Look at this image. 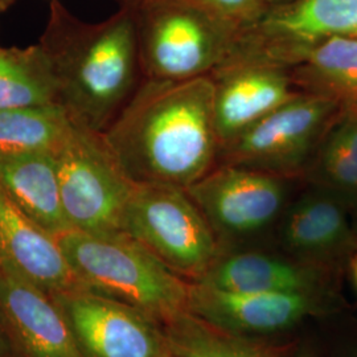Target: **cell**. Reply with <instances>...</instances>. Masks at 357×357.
<instances>
[{
	"label": "cell",
	"mask_w": 357,
	"mask_h": 357,
	"mask_svg": "<svg viewBox=\"0 0 357 357\" xmlns=\"http://www.w3.org/2000/svg\"><path fill=\"white\" fill-rule=\"evenodd\" d=\"M211 75L190 79H142L103 132L134 183L188 188L218 165L221 143Z\"/></svg>",
	"instance_id": "obj_1"
},
{
	"label": "cell",
	"mask_w": 357,
	"mask_h": 357,
	"mask_svg": "<svg viewBox=\"0 0 357 357\" xmlns=\"http://www.w3.org/2000/svg\"><path fill=\"white\" fill-rule=\"evenodd\" d=\"M57 82V105L73 123L105 132L142 79L134 10L88 23L51 0L38 40Z\"/></svg>",
	"instance_id": "obj_2"
},
{
	"label": "cell",
	"mask_w": 357,
	"mask_h": 357,
	"mask_svg": "<svg viewBox=\"0 0 357 357\" xmlns=\"http://www.w3.org/2000/svg\"><path fill=\"white\" fill-rule=\"evenodd\" d=\"M59 241L85 289L134 307L162 326L188 312L190 283L126 233L68 230Z\"/></svg>",
	"instance_id": "obj_3"
},
{
	"label": "cell",
	"mask_w": 357,
	"mask_h": 357,
	"mask_svg": "<svg viewBox=\"0 0 357 357\" xmlns=\"http://www.w3.org/2000/svg\"><path fill=\"white\" fill-rule=\"evenodd\" d=\"M134 13L146 79L212 75L237 36L234 29L187 0H144Z\"/></svg>",
	"instance_id": "obj_4"
},
{
	"label": "cell",
	"mask_w": 357,
	"mask_h": 357,
	"mask_svg": "<svg viewBox=\"0 0 357 357\" xmlns=\"http://www.w3.org/2000/svg\"><path fill=\"white\" fill-rule=\"evenodd\" d=\"M123 231L180 277L199 281L222 255V245L185 188L137 183Z\"/></svg>",
	"instance_id": "obj_5"
},
{
	"label": "cell",
	"mask_w": 357,
	"mask_h": 357,
	"mask_svg": "<svg viewBox=\"0 0 357 357\" xmlns=\"http://www.w3.org/2000/svg\"><path fill=\"white\" fill-rule=\"evenodd\" d=\"M52 153L70 230L125 233L123 218L137 183L119 166L103 132L75 123Z\"/></svg>",
	"instance_id": "obj_6"
},
{
	"label": "cell",
	"mask_w": 357,
	"mask_h": 357,
	"mask_svg": "<svg viewBox=\"0 0 357 357\" xmlns=\"http://www.w3.org/2000/svg\"><path fill=\"white\" fill-rule=\"evenodd\" d=\"M348 35H357V0H289L268 6L238 32L218 68L265 64L291 69L320 43Z\"/></svg>",
	"instance_id": "obj_7"
},
{
	"label": "cell",
	"mask_w": 357,
	"mask_h": 357,
	"mask_svg": "<svg viewBox=\"0 0 357 357\" xmlns=\"http://www.w3.org/2000/svg\"><path fill=\"white\" fill-rule=\"evenodd\" d=\"M342 107L302 93L221 147L218 165L246 167L281 178L305 175Z\"/></svg>",
	"instance_id": "obj_8"
},
{
	"label": "cell",
	"mask_w": 357,
	"mask_h": 357,
	"mask_svg": "<svg viewBox=\"0 0 357 357\" xmlns=\"http://www.w3.org/2000/svg\"><path fill=\"white\" fill-rule=\"evenodd\" d=\"M86 357H169L165 327L134 307L88 289L52 295Z\"/></svg>",
	"instance_id": "obj_9"
},
{
	"label": "cell",
	"mask_w": 357,
	"mask_h": 357,
	"mask_svg": "<svg viewBox=\"0 0 357 357\" xmlns=\"http://www.w3.org/2000/svg\"><path fill=\"white\" fill-rule=\"evenodd\" d=\"M220 240L255 234L280 216L284 178L233 165H217L185 188Z\"/></svg>",
	"instance_id": "obj_10"
},
{
	"label": "cell",
	"mask_w": 357,
	"mask_h": 357,
	"mask_svg": "<svg viewBox=\"0 0 357 357\" xmlns=\"http://www.w3.org/2000/svg\"><path fill=\"white\" fill-rule=\"evenodd\" d=\"M318 293H229L190 283L188 312L236 335L286 331L319 311Z\"/></svg>",
	"instance_id": "obj_11"
},
{
	"label": "cell",
	"mask_w": 357,
	"mask_h": 357,
	"mask_svg": "<svg viewBox=\"0 0 357 357\" xmlns=\"http://www.w3.org/2000/svg\"><path fill=\"white\" fill-rule=\"evenodd\" d=\"M215 81L213 114L221 147L284 103L301 96L291 70L265 64L221 66Z\"/></svg>",
	"instance_id": "obj_12"
},
{
	"label": "cell",
	"mask_w": 357,
	"mask_h": 357,
	"mask_svg": "<svg viewBox=\"0 0 357 357\" xmlns=\"http://www.w3.org/2000/svg\"><path fill=\"white\" fill-rule=\"evenodd\" d=\"M0 320L23 357H86L51 294L1 268Z\"/></svg>",
	"instance_id": "obj_13"
},
{
	"label": "cell",
	"mask_w": 357,
	"mask_h": 357,
	"mask_svg": "<svg viewBox=\"0 0 357 357\" xmlns=\"http://www.w3.org/2000/svg\"><path fill=\"white\" fill-rule=\"evenodd\" d=\"M0 268L51 295L85 289L70 266L59 237L26 216L1 190Z\"/></svg>",
	"instance_id": "obj_14"
},
{
	"label": "cell",
	"mask_w": 357,
	"mask_h": 357,
	"mask_svg": "<svg viewBox=\"0 0 357 357\" xmlns=\"http://www.w3.org/2000/svg\"><path fill=\"white\" fill-rule=\"evenodd\" d=\"M229 293H318L319 274L277 255L243 252L221 255L199 281Z\"/></svg>",
	"instance_id": "obj_15"
},
{
	"label": "cell",
	"mask_w": 357,
	"mask_h": 357,
	"mask_svg": "<svg viewBox=\"0 0 357 357\" xmlns=\"http://www.w3.org/2000/svg\"><path fill=\"white\" fill-rule=\"evenodd\" d=\"M0 190L26 216L56 237L70 230L53 153L0 158Z\"/></svg>",
	"instance_id": "obj_16"
},
{
	"label": "cell",
	"mask_w": 357,
	"mask_h": 357,
	"mask_svg": "<svg viewBox=\"0 0 357 357\" xmlns=\"http://www.w3.org/2000/svg\"><path fill=\"white\" fill-rule=\"evenodd\" d=\"M351 228L342 199L331 192L307 193L291 205L282 225V240L302 257L330 255L348 243Z\"/></svg>",
	"instance_id": "obj_17"
},
{
	"label": "cell",
	"mask_w": 357,
	"mask_h": 357,
	"mask_svg": "<svg viewBox=\"0 0 357 357\" xmlns=\"http://www.w3.org/2000/svg\"><path fill=\"white\" fill-rule=\"evenodd\" d=\"M290 70L302 91L331 98L343 112H357V35L320 43Z\"/></svg>",
	"instance_id": "obj_18"
},
{
	"label": "cell",
	"mask_w": 357,
	"mask_h": 357,
	"mask_svg": "<svg viewBox=\"0 0 357 357\" xmlns=\"http://www.w3.org/2000/svg\"><path fill=\"white\" fill-rule=\"evenodd\" d=\"M175 357H289L290 345H278L224 331L190 312L163 326Z\"/></svg>",
	"instance_id": "obj_19"
},
{
	"label": "cell",
	"mask_w": 357,
	"mask_h": 357,
	"mask_svg": "<svg viewBox=\"0 0 357 357\" xmlns=\"http://www.w3.org/2000/svg\"><path fill=\"white\" fill-rule=\"evenodd\" d=\"M57 105V82L40 44L0 45V110Z\"/></svg>",
	"instance_id": "obj_20"
},
{
	"label": "cell",
	"mask_w": 357,
	"mask_h": 357,
	"mask_svg": "<svg viewBox=\"0 0 357 357\" xmlns=\"http://www.w3.org/2000/svg\"><path fill=\"white\" fill-rule=\"evenodd\" d=\"M73 126L56 103L0 110V158L54 153Z\"/></svg>",
	"instance_id": "obj_21"
},
{
	"label": "cell",
	"mask_w": 357,
	"mask_h": 357,
	"mask_svg": "<svg viewBox=\"0 0 357 357\" xmlns=\"http://www.w3.org/2000/svg\"><path fill=\"white\" fill-rule=\"evenodd\" d=\"M306 175L321 190L357 197V112H340L326 131Z\"/></svg>",
	"instance_id": "obj_22"
},
{
	"label": "cell",
	"mask_w": 357,
	"mask_h": 357,
	"mask_svg": "<svg viewBox=\"0 0 357 357\" xmlns=\"http://www.w3.org/2000/svg\"><path fill=\"white\" fill-rule=\"evenodd\" d=\"M234 29L237 33L252 26L268 6L265 0H187Z\"/></svg>",
	"instance_id": "obj_23"
},
{
	"label": "cell",
	"mask_w": 357,
	"mask_h": 357,
	"mask_svg": "<svg viewBox=\"0 0 357 357\" xmlns=\"http://www.w3.org/2000/svg\"><path fill=\"white\" fill-rule=\"evenodd\" d=\"M119 4V8H128L135 10L138 6H141L144 0H116Z\"/></svg>",
	"instance_id": "obj_24"
},
{
	"label": "cell",
	"mask_w": 357,
	"mask_h": 357,
	"mask_svg": "<svg viewBox=\"0 0 357 357\" xmlns=\"http://www.w3.org/2000/svg\"><path fill=\"white\" fill-rule=\"evenodd\" d=\"M4 327L0 320V357H7V343H6V335H4Z\"/></svg>",
	"instance_id": "obj_25"
},
{
	"label": "cell",
	"mask_w": 357,
	"mask_h": 357,
	"mask_svg": "<svg viewBox=\"0 0 357 357\" xmlns=\"http://www.w3.org/2000/svg\"><path fill=\"white\" fill-rule=\"evenodd\" d=\"M17 0H0V15L7 13Z\"/></svg>",
	"instance_id": "obj_26"
},
{
	"label": "cell",
	"mask_w": 357,
	"mask_h": 357,
	"mask_svg": "<svg viewBox=\"0 0 357 357\" xmlns=\"http://www.w3.org/2000/svg\"><path fill=\"white\" fill-rule=\"evenodd\" d=\"M293 357H315L314 356V354L311 352V349H308V348H301V349H298L295 354H294Z\"/></svg>",
	"instance_id": "obj_27"
},
{
	"label": "cell",
	"mask_w": 357,
	"mask_h": 357,
	"mask_svg": "<svg viewBox=\"0 0 357 357\" xmlns=\"http://www.w3.org/2000/svg\"><path fill=\"white\" fill-rule=\"evenodd\" d=\"M352 278L357 289V255L354 257V261H352Z\"/></svg>",
	"instance_id": "obj_28"
},
{
	"label": "cell",
	"mask_w": 357,
	"mask_h": 357,
	"mask_svg": "<svg viewBox=\"0 0 357 357\" xmlns=\"http://www.w3.org/2000/svg\"><path fill=\"white\" fill-rule=\"evenodd\" d=\"M265 1L268 6H275V4H281V3L289 1V0H265Z\"/></svg>",
	"instance_id": "obj_29"
},
{
	"label": "cell",
	"mask_w": 357,
	"mask_h": 357,
	"mask_svg": "<svg viewBox=\"0 0 357 357\" xmlns=\"http://www.w3.org/2000/svg\"><path fill=\"white\" fill-rule=\"evenodd\" d=\"M169 357H175V356H172V355H171V356H169Z\"/></svg>",
	"instance_id": "obj_30"
}]
</instances>
